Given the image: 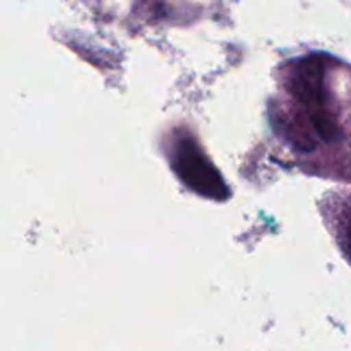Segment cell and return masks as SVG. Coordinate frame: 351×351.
Masks as SVG:
<instances>
[{"label": "cell", "mask_w": 351, "mask_h": 351, "mask_svg": "<svg viewBox=\"0 0 351 351\" xmlns=\"http://www.w3.org/2000/svg\"><path fill=\"white\" fill-rule=\"evenodd\" d=\"M171 151L173 168L189 187L213 199L226 197V187L223 185L221 177L206 160L194 141L189 137H177Z\"/></svg>", "instance_id": "obj_1"}, {"label": "cell", "mask_w": 351, "mask_h": 351, "mask_svg": "<svg viewBox=\"0 0 351 351\" xmlns=\"http://www.w3.org/2000/svg\"><path fill=\"white\" fill-rule=\"evenodd\" d=\"M338 239L346 257L351 261V195L341 208V213H339Z\"/></svg>", "instance_id": "obj_2"}]
</instances>
